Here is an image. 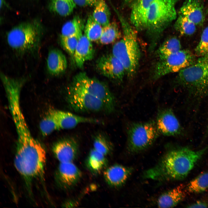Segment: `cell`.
<instances>
[{"label": "cell", "mask_w": 208, "mask_h": 208, "mask_svg": "<svg viewBox=\"0 0 208 208\" xmlns=\"http://www.w3.org/2000/svg\"><path fill=\"white\" fill-rule=\"evenodd\" d=\"M207 150L208 146L197 151L187 147L170 150L156 165L144 172L143 178L159 181L182 180Z\"/></svg>", "instance_id": "1"}, {"label": "cell", "mask_w": 208, "mask_h": 208, "mask_svg": "<svg viewBox=\"0 0 208 208\" xmlns=\"http://www.w3.org/2000/svg\"><path fill=\"white\" fill-rule=\"evenodd\" d=\"M46 160L45 149L35 139L17 142L14 165L28 184L34 179L43 177Z\"/></svg>", "instance_id": "2"}, {"label": "cell", "mask_w": 208, "mask_h": 208, "mask_svg": "<svg viewBox=\"0 0 208 208\" xmlns=\"http://www.w3.org/2000/svg\"><path fill=\"white\" fill-rule=\"evenodd\" d=\"M116 12L121 24L123 36L113 45L112 54L122 64L128 77L132 78L137 71L141 57L137 30Z\"/></svg>", "instance_id": "3"}, {"label": "cell", "mask_w": 208, "mask_h": 208, "mask_svg": "<svg viewBox=\"0 0 208 208\" xmlns=\"http://www.w3.org/2000/svg\"><path fill=\"white\" fill-rule=\"evenodd\" d=\"M179 0H154L146 12L145 28L153 50L164 30L177 18L176 5Z\"/></svg>", "instance_id": "4"}, {"label": "cell", "mask_w": 208, "mask_h": 208, "mask_svg": "<svg viewBox=\"0 0 208 208\" xmlns=\"http://www.w3.org/2000/svg\"><path fill=\"white\" fill-rule=\"evenodd\" d=\"M42 32V29L37 24L30 22L21 23L8 33L7 43L20 54H36L40 48Z\"/></svg>", "instance_id": "5"}, {"label": "cell", "mask_w": 208, "mask_h": 208, "mask_svg": "<svg viewBox=\"0 0 208 208\" xmlns=\"http://www.w3.org/2000/svg\"><path fill=\"white\" fill-rule=\"evenodd\" d=\"M176 84L197 98L208 95V62L200 57L193 64L178 72Z\"/></svg>", "instance_id": "6"}, {"label": "cell", "mask_w": 208, "mask_h": 208, "mask_svg": "<svg viewBox=\"0 0 208 208\" xmlns=\"http://www.w3.org/2000/svg\"><path fill=\"white\" fill-rule=\"evenodd\" d=\"M159 133L154 121L132 123L127 130L128 150L136 153L146 149L154 143Z\"/></svg>", "instance_id": "7"}, {"label": "cell", "mask_w": 208, "mask_h": 208, "mask_svg": "<svg viewBox=\"0 0 208 208\" xmlns=\"http://www.w3.org/2000/svg\"><path fill=\"white\" fill-rule=\"evenodd\" d=\"M67 99L70 106L76 112H109L102 101L73 82L68 89Z\"/></svg>", "instance_id": "8"}, {"label": "cell", "mask_w": 208, "mask_h": 208, "mask_svg": "<svg viewBox=\"0 0 208 208\" xmlns=\"http://www.w3.org/2000/svg\"><path fill=\"white\" fill-rule=\"evenodd\" d=\"M195 55L187 49L181 50L167 57L159 60L154 68L153 79L157 80L169 74L179 72L193 64Z\"/></svg>", "instance_id": "9"}, {"label": "cell", "mask_w": 208, "mask_h": 208, "mask_svg": "<svg viewBox=\"0 0 208 208\" xmlns=\"http://www.w3.org/2000/svg\"><path fill=\"white\" fill-rule=\"evenodd\" d=\"M73 82L102 101L107 108L109 112L114 110L116 104L114 96L105 83L97 79L90 77L84 73H80L77 75Z\"/></svg>", "instance_id": "10"}, {"label": "cell", "mask_w": 208, "mask_h": 208, "mask_svg": "<svg viewBox=\"0 0 208 208\" xmlns=\"http://www.w3.org/2000/svg\"><path fill=\"white\" fill-rule=\"evenodd\" d=\"M96 65L98 71L103 76L118 82L122 81L126 73L125 67L112 54L102 56Z\"/></svg>", "instance_id": "11"}, {"label": "cell", "mask_w": 208, "mask_h": 208, "mask_svg": "<svg viewBox=\"0 0 208 208\" xmlns=\"http://www.w3.org/2000/svg\"><path fill=\"white\" fill-rule=\"evenodd\" d=\"M155 122L159 133L164 135L176 136L182 133V128L171 109H164L160 110Z\"/></svg>", "instance_id": "12"}, {"label": "cell", "mask_w": 208, "mask_h": 208, "mask_svg": "<svg viewBox=\"0 0 208 208\" xmlns=\"http://www.w3.org/2000/svg\"><path fill=\"white\" fill-rule=\"evenodd\" d=\"M52 151L60 163L73 162L78 155L79 144L74 138H66L56 142Z\"/></svg>", "instance_id": "13"}, {"label": "cell", "mask_w": 208, "mask_h": 208, "mask_svg": "<svg viewBox=\"0 0 208 208\" xmlns=\"http://www.w3.org/2000/svg\"><path fill=\"white\" fill-rule=\"evenodd\" d=\"M57 174L60 185L67 189L76 185L82 176L81 171L73 162L60 163Z\"/></svg>", "instance_id": "14"}, {"label": "cell", "mask_w": 208, "mask_h": 208, "mask_svg": "<svg viewBox=\"0 0 208 208\" xmlns=\"http://www.w3.org/2000/svg\"><path fill=\"white\" fill-rule=\"evenodd\" d=\"M154 0H126L130 10L131 24L137 30H144L147 11Z\"/></svg>", "instance_id": "15"}, {"label": "cell", "mask_w": 208, "mask_h": 208, "mask_svg": "<svg viewBox=\"0 0 208 208\" xmlns=\"http://www.w3.org/2000/svg\"><path fill=\"white\" fill-rule=\"evenodd\" d=\"M49 112L55 118L59 129H71L81 123L100 122L97 119L79 116L68 112L55 109H51Z\"/></svg>", "instance_id": "16"}, {"label": "cell", "mask_w": 208, "mask_h": 208, "mask_svg": "<svg viewBox=\"0 0 208 208\" xmlns=\"http://www.w3.org/2000/svg\"><path fill=\"white\" fill-rule=\"evenodd\" d=\"M133 171L131 167L115 164L104 170L103 175L104 179L109 186L115 187L123 185L131 175Z\"/></svg>", "instance_id": "17"}, {"label": "cell", "mask_w": 208, "mask_h": 208, "mask_svg": "<svg viewBox=\"0 0 208 208\" xmlns=\"http://www.w3.org/2000/svg\"><path fill=\"white\" fill-rule=\"evenodd\" d=\"M179 15L184 16L196 25H201L205 20L203 7L199 0H186L180 8Z\"/></svg>", "instance_id": "18"}, {"label": "cell", "mask_w": 208, "mask_h": 208, "mask_svg": "<svg viewBox=\"0 0 208 208\" xmlns=\"http://www.w3.org/2000/svg\"><path fill=\"white\" fill-rule=\"evenodd\" d=\"M94 54L91 41L85 34H83L79 40L74 56L76 66L80 68H82L86 62L94 57Z\"/></svg>", "instance_id": "19"}, {"label": "cell", "mask_w": 208, "mask_h": 208, "mask_svg": "<svg viewBox=\"0 0 208 208\" xmlns=\"http://www.w3.org/2000/svg\"><path fill=\"white\" fill-rule=\"evenodd\" d=\"M187 191L186 187L180 185L161 194L157 201L160 208H170L176 206L185 198Z\"/></svg>", "instance_id": "20"}, {"label": "cell", "mask_w": 208, "mask_h": 208, "mask_svg": "<svg viewBox=\"0 0 208 208\" xmlns=\"http://www.w3.org/2000/svg\"><path fill=\"white\" fill-rule=\"evenodd\" d=\"M66 57L60 50L57 49H51L47 59V68L50 74L57 76L66 70L67 65Z\"/></svg>", "instance_id": "21"}, {"label": "cell", "mask_w": 208, "mask_h": 208, "mask_svg": "<svg viewBox=\"0 0 208 208\" xmlns=\"http://www.w3.org/2000/svg\"><path fill=\"white\" fill-rule=\"evenodd\" d=\"M105 156L93 148L90 151L86 159V167L92 174L100 173L106 169L107 165Z\"/></svg>", "instance_id": "22"}, {"label": "cell", "mask_w": 208, "mask_h": 208, "mask_svg": "<svg viewBox=\"0 0 208 208\" xmlns=\"http://www.w3.org/2000/svg\"><path fill=\"white\" fill-rule=\"evenodd\" d=\"M180 40L177 37H172L166 40L158 47L156 55L159 60L164 59L181 50Z\"/></svg>", "instance_id": "23"}, {"label": "cell", "mask_w": 208, "mask_h": 208, "mask_svg": "<svg viewBox=\"0 0 208 208\" xmlns=\"http://www.w3.org/2000/svg\"><path fill=\"white\" fill-rule=\"evenodd\" d=\"M76 5L73 0H50L49 8L60 15L67 16L73 12Z\"/></svg>", "instance_id": "24"}, {"label": "cell", "mask_w": 208, "mask_h": 208, "mask_svg": "<svg viewBox=\"0 0 208 208\" xmlns=\"http://www.w3.org/2000/svg\"><path fill=\"white\" fill-rule=\"evenodd\" d=\"M84 27L82 20L78 16L74 17L66 22L62 26L60 36L64 37L75 36L80 37L83 35Z\"/></svg>", "instance_id": "25"}, {"label": "cell", "mask_w": 208, "mask_h": 208, "mask_svg": "<svg viewBox=\"0 0 208 208\" xmlns=\"http://www.w3.org/2000/svg\"><path fill=\"white\" fill-rule=\"evenodd\" d=\"M187 192L199 193L208 189V171L203 172L190 181L186 187Z\"/></svg>", "instance_id": "26"}, {"label": "cell", "mask_w": 208, "mask_h": 208, "mask_svg": "<svg viewBox=\"0 0 208 208\" xmlns=\"http://www.w3.org/2000/svg\"><path fill=\"white\" fill-rule=\"evenodd\" d=\"M121 36V33L116 23L113 22H110L103 27L101 36L98 41L102 44H109L116 41Z\"/></svg>", "instance_id": "27"}, {"label": "cell", "mask_w": 208, "mask_h": 208, "mask_svg": "<svg viewBox=\"0 0 208 208\" xmlns=\"http://www.w3.org/2000/svg\"><path fill=\"white\" fill-rule=\"evenodd\" d=\"M111 13L109 8L104 0H100L95 6L92 16L95 20L103 27L110 23Z\"/></svg>", "instance_id": "28"}, {"label": "cell", "mask_w": 208, "mask_h": 208, "mask_svg": "<svg viewBox=\"0 0 208 208\" xmlns=\"http://www.w3.org/2000/svg\"><path fill=\"white\" fill-rule=\"evenodd\" d=\"M103 27L94 18L92 15L88 17L85 28V35L91 42L98 41L100 38Z\"/></svg>", "instance_id": "29"}, {"label": "cell", "mask_w": 208, "mask_h": 208, "mask_svg": "<svg viewBox=\"0 0 208 208\" xmlns=\"http://www.w3.org/2000/svg\"><path fill=\"white\" fill-rule=\"evenodd\" d=\"M176 19L174 27L181 35L190 36L196 31V25L186 17L179 15Z\"/></svg>", "instance_id": "30"}, {"label": "cell", "mask_w": 208, "mask_h": 208, "mask_svg": "<svg viewBox=\"0 0 208 208\" xmlns=\"http://www.w3.org/2000/svg\"><path fill=\"white\" fill-rule=\"evenodd\" d=\"M93 145L94 149L105 156L111 153L113 150L110 141L102 134H98L94 137Z\"/></svg>", "instance_id": "31"}, {"label": "cell", "mask_w": 208, "mask_h": 208, "mask_svg": "<svg viewBox=\"0 0 208 208\" xmlns=\"http://www.w3.org/2000/svg\"><path fill=\"white\" fill-rule=\"evenodd\" d=\"M40 128L42 135L44 136L48 135L55 131L59 129L55 118L49 112L40 122Z\"/></svg>", "instance_id": "32"}, {"label": "cell", "mask_w": 208, "mask_h": 208, "mask_svg": "<svg viewBox=\"0 0 208 208\" xmlns=\"http://www.w3.org/2000/svg\"><path fill=\"white\" fill-rule=\"evenodd\" d=\"M80 38L75 36H60V42L62 46L73 57Z\"/></svg>", "instance_id": "33"}, {"label": "cell", "mask_w": 208, "mask_h": 208, "mask_svg": "<svg viewBox=\"0 0 208 208\" xmlns=\"http://www.w3.org/2000/svg\"><path fill=\"white\" fill-rule=\"evenodd\" d=\"M195 51L196 55L200 57L208 53V26L203 30Z\"/></svg>", "instance_id": "34"}, {"label": "cell", "mask_w": 208, "mask_h": 208, "mask_svg": "<svg viewBox=\"0 0 208 208\" xmlns=\"http://www.w3.org/2000/svg\"><path fill=\"white\" fill-rule=\"evenodd\" d=\"M76 4L81 7L95 6L100 0H73Z\"/></svg>", "instance_id": "35"}, {"label": "cell", "mask_w": 208, "mask_h": 208, "mask_svg": "<svg viewBox=\"0 0 208 208\" xmlns=\"http://www.w3.org/2000/svg\"><path fill=\"white\" fill-rule=\"evenodd\" d=\"M208 207V204L205 201H197L187 207L189 208H207Z\"/></svg>", "instance_id": "36"}, {"label": "cell", "mask_w": 208, "mask_h": 208, "mask_svg": "<svg viewBox=\"0 0 208 208\" xmlns=\"http://www.w3.org/2000/svg\"><path fill=\"white\" fill-rule=\"evenodd\" d=\"M202 57L208 62V53Z\"/></svg>", "instance_id": "37"}, {"label": "cell", "mask_w": 208, "mask_h": 208, "mask_svg": "<svg viewBox=\"0 0 208 208\" xmlns=\"http://www.w3.org/2000/svg\"><path fill=\"white\" fill-rule=\"evenodd\" d=\"M207 132L208 133V127H207Z\"/></svg>", "instance_id": "38"}]
</instances>
